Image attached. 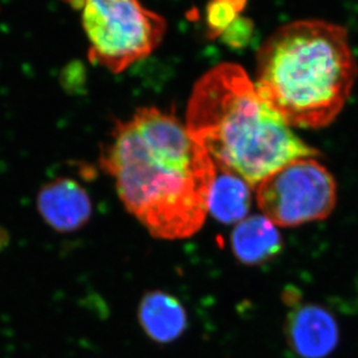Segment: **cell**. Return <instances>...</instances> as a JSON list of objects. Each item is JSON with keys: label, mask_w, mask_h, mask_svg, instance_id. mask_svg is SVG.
<instances>
[{"label": "cell", "mask_w": 358, "mask_h": 358, "mask_svg": "<svg viewBox=\"0 0 358 358\" xmlns=\"http://www.w3.org/2000/svg\"><path fill=\"white\" fill-rule=\"evenodd\" d=\"M100 164L152 236L178 240L203 227L217 166L173 114L143 107L119 122Z\"/></svg>", "instance_id": "6da1fadb"}, {"label": "cell", "mask_w": 358, "mask_h": 358, "mask_svg": "<svg viewBox=\"0 0 358 358\" xmlns=\"http://www.w3.org/2000/svg\"><path fill=\"white\" fill-rule=\"evenodd\" d=\"M186 129L217 169L238 175L252 187L294 159L317 155L233 63L214 66L196 82Z\"/></svg>", "instance_id": "7a4b0ae2"}, {"label": "cell", "mask_w": 358, "mask_h": 358, "mask_svg": "<svg viewBox=\"0 0 358 358\" xmlns=\"http://www.w3.org/2000/svg\"><path fill=\"white\" fill-rule=\"evenodd\" d=\"M357 71L345 28L296 21L273 31L259 49L255 87L289 126L317 129L341 113Z\"/></svg>", "instance_id": "3957f363"}, {"label": "cell", "mask_w": 358, "mask_h": 358, "mask_svg": "<svg viewBox=\"0 0 358 358\" xmlns=\"http://www.w3.org/2000/svg\"><path fill=\"white\" fill-rule=\"evenodd\" d=\"M78 10L92 63L119 73L150 55L166 34V21L140 0H66Z\"/></svg>", "instance_id": "277c9868"}, {"label": "cell", "mask_w": 358, "mask_h": 358, "mask_svg": "<svg viewBox=\"0 0 358 358\" xmlns=\"http://www.w3.org/2000/svg\"><path fill=\"white\" fill-rule=\"evenodd\" d=\"M257 206L280 227L322 220L336 205V182L314 156L296 159L263 179L257 185Z\"/></svg>", "instance_id": "5b68a950"}, {"label": "cell", "mask_w": 358, "mask_h": 358, "mask_svg": "<svg viewBox=\"0 0 358 358\" xmlns=\"http://www.w3.org/2000/svg\"><path fill=\"white\" fill-rule=\"evenodd\" d=\"M285 321L289 349L298 358H324L331 355L338 342L334 317L315 303H291Z\"/></svg>", "instance_id": "8992f818"}, {"label": "cell", "mask_w": 358, "mask_h": 358, "mask_svg": "<svg viewBox=\"0 0 358 358\" xmlns=\"http://www.w3.org/2000/svg\"><path fill=\"white\" fill-rule=\"evenodd\" d=\"M38 213L45 224L59 233H73L92 217V201L80 182L59 177L41 186L36 196Z\"/></svg>", "instance_id": "52a82bcc"}, {"label": "cell", "mask_w": 358, "mask_h": 358, "mask_svg": "<svg viewBox=\"0 0 358 358\" xmlns=\"http://www.w3.org/2000/svg\"><path fill=\"white\" fill-rule=\"evenodd\" d=\"M138 319L147 336L159 345L178 340L189 324L180 300L164 291H149L143 294L138 303Z\"/></svg>", "instance_id": "ba28073f"}, {"label": "cell", "mask_w": 358, "mask_h": 358, "mask_svg": "<svg viewBox=\"0 0 358 358\" xmlns=\"http://www.w3.org/2000/svg\"><path fill=\"white\" fill-rule=\"evenodd\" d=\"M235 257L245 266H261L282 252V236L264 215H250L240 221L231 234Z\"/></svg>", "instance_id": "9c48e42d"}, {"label": "cell", "mask_w": 358, "mask_h": 358, "mask_svg": "<svg viewBox=\"0 0 358 358\" xmlns=\"http://www.w3.org/2000/svg\"><path fill=\"white\" fill-rule=\"evenodd\" d=\"M252 186L245 179L217 169L210 187L207 212L221 224H238L248 215L252 206Z\"/></svg>", "instance_id": "30bf717a"}, {"label": "cell", "mask_w": 358, "mask_h": 358, "mask_svg": "<svg viewBox=\"0 0 358 358\" xmlns=\"http://www.w3.org/2000/svg\"><path fill=\"white\" fill-rule=\"evenodd\" d=\"M247 0H210L207 5V29L212 38H221L240 19Z\"/></svg>", "instance_id": "8fae6325"}, {"label": "cell", "mask_w": 358, "mask_h": 358, "mask_svg": "<svg viewBox=\"0 0 358 358\" xmlns=\"http://www.w3.org/2000/svg\"><path fill=\"white\" fill-rule=\"evenodd\" d=\"M254 33V24L252 20L240 17L224 31V35L221 36L227 45L240 48L243 45H248V42L252 38Z\"/></svg>", "instance_id": "7c38bea8"}, {"label": "cell", "mask_w": 358, "mask_h": 358, "mask_svg": "<svg viewBox=\"0 0 358 358\" xmlns=\"http://www.w3.org/2000/svg\"><path fill=\"white\" fill-rule=\"evenodd\" d=\"M10 234L3 227H0V252H3L10 245Z\"/></svg>", "instance_id": "4fadbf2b"}]
</instances>
